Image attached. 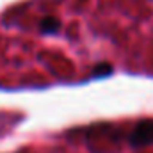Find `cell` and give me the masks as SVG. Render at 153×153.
<instances>
[{
  "label": "cell",
  "mask_w": 153,
  "mask_h": 153,
  "mask_svg": "<svg viewBox=\"0 0 153 153\" xmlns=\"http://www.w3.org/2000/svg\"><path fill=\"white\" fill-rule=\"evenodd\" d=\"M150 144H153V121L144 119L134 126V130L130 134V146L143 148V146H150Z\"/></svg>",
  "instance_id": "6da1fadb"
},
{
  "label": "cell",
  "mask_w": 153,
  "mask_h": 153,
  "mask_svg": "<svg viewBox=\"0 0 153 153\" xmlns=\"http://www.w3.org/2000/svg\"><path fill=\"white\" fill-rule=\"evenodd\" d=\"M61 30V20L55 16H45L41 20V32L43 34H55Z\"/></svg>",
  "instance_id": "7a4b0ae2"
},
{
  "label": "cell",
  "mask_w": 153,
  "mask_h": 153,
  "mask_svg": "<svg viewBox=\"0 0 153 153\" xmlns=\"http://www.w3.org/2000/svg\"><path fill=\"white\" fill-rule=\"evenodd\" d=\"M111 73H112V66L107 64V62H103V64H100V66H96L93 70V75L94 76H105V75H111Z\"/></svg>",
  "instance_id": "3957f363"
}]
</instances>
